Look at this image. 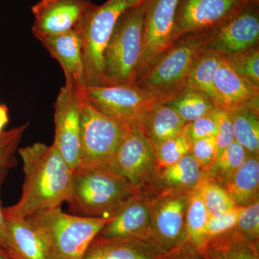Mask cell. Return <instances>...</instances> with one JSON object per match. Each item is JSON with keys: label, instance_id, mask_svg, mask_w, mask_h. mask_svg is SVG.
Returning <instances> with one entry per match:
<instances>
[{"label": "cell", "instance_id": "cell-7", "mask_svg": "<svg viewBox=\"0 0 259 259\" xmlns=\"http://www.w3.org/2000/svg\"><path fill=\"white\" fill-rule=\"evenodd\" d=\"M129 125L104 115L84 97L81 113L78 166L108 164Z\"/></svg>", "mask_w": 259, "mask_h": 259}, {"label": "cell", "instance_id": "cell-6", "mask_svg": "<svg viewBox=\"0 0 259 259\" xmlns=\"http://www.w3.org/2000/svg\"><path fill=\"white\" fill-rule=\"evenodd\" d=\"M44 232L52 259H83L89 245L112 218L81 217L60 207L28 217Z\"/></svg>", "mask_w": 259, "mask_h": 259}, {"label": "cell", "instance_id": "cell-36", "mask_svg": "<svg viewBox=\"0 0 259 259\" xmlns=\"http://www.w3.org/2000/svg\"><path fill=\"white\" fill-rule=\"evenodd\" d=\"M243 208V207L236 205L220 215L209 217L207 226V243L213 238L233 230L236 226Z\"/></svg>", "mask_w": 259, "mask_h": 259}, {"label": "cell", "instance_id": "cell-11", "mask_svg": "<svg viewBox=\"0 0 259 259\" xmlns=\"http://www.w3.org/2000/svg\"><path fill=\"white\" fill-rule=\"evenodd\" d=\"M85 98L104 115L127 125H139L154 100L136 84L82 88Z\"/></svg>", "mask_w": 259, "mask_h": 259}, {"label": "cell", "instance_id": "cell-30", "mask_svg": "<svg viewBox=\"0 0 259 259\" xmlns=\"http://www.w3.org/2000/svg\"><path fill=\"white\" fill-rule=\"evenodd\" d=\"M196 189L203 200L209 217H216L236 206L222 186L203 172Z\"/></svg>", "mask_w": 259, "mask_h": 259}, {"label": "cell", "instance_id": "cell-31", "mask_svg": "<svg viewBox=\"0 0 259 259\" xmlns=\"http://www.w3.org/2000/svg\"><path fill=\"white\" fill-rule=\"evenodd\" d=\"M191 145L192 141L184 127L178 136L167 139L155 146L153 149L156 154L158 170L174 164L186 154L190 153Z\"/></svg>", "mask_w": 259, "mask_h": 259}, {"label": "cell", "instance_id": "cell-19", "mask_svg": "<svg viewBox=\"0 0 259 259\" xmlns=\"http://www.w3.org/2000/svg\"><path fill=\"white\" fill-rule=\"evenodd\" d=\"M219 108L229 110L258 99L259 87L236 73L224 58L214 76Z\"/></svg>", "mask_w": 259, "mask_h": 259}, {"label": "cell", "instance_id": "cell-24", "mask_svg": "<svg viewBox=\"0 0 259 259\" xmlns=\"http://www.w3.org/2000/svg\"><path fill=\"white\" fill-rule=\"evenodd\" d=\"M203 252L209 259H259L258 242L245 238L234 228L210 240Z\"/></svg>", "mask_w": 259, "mask_h": 259}, {"label": "cell", "instance_id": "cell-34", "mask_svg": "<svg viewBox=\"0 0 259 259\" xmlns=\"http://www.w3.org/2000/svg\"><path fill=\"white\" fill-rule=\"evenodd\" d=\"M190 153L202 172L208 171L217 158L216 137L205 138L194 141L191 145Z\"/></svg>", "mask_w": 259, "mask_h": 259}, {"label": "cell", "instance_id": "cell-5", "mask_svg": "<svg viewBox=\"0 0 259 259\" xmlns=\"http://www.w3.org/2000/svg\"><path fill=\"white\" fill-rule=\"evenodd\" d=\"M146 0H107L92 5L74 29L82 42L85 87L103 86L104 54L117 20L126 10Z\"/></svg>", "mask_w": 259, "mask_h": 259}, {"label": "cell", "instance_id": "cell-3", "mask_svg": "<svg viewBox=\"0 0 259 259\" xmlns=\"http://www.w3.org/2000/svg\"><path fill=\"white\" fill-rule=\"evenodd\" d=\"M206 31L182 35L139 76L136 85L158 102H168L187 88V78L197 56L204 49Z\"/></svg>", "mask_w": 259, "mask_h": 259}, {"label": "cell", "instance_id": "cell-18", "mask_svg": "<svg viewBox=\"0 0 259 259\" xmlns=\"http://www.w3.org/2000/svg\"><path fill=\"white\" fill-rule=\"evenodd\" d=\"M38 40L60 65L65 77L71 78L84 86L82 42L75 29Z\"/></svg>", "mask_w": 259, "mask_h": 259}, {"label": "cell", "instance_id": "cell-9", "mask_svg": "<svg viewBox=\"0 0 259 259\" xmlns=\"http://www.w3.org/2000/svg\"><path fill=\"white\" fill-rule=\"evenodd\" d=\"M190 192L165 189L151 201L148 239L163 254L186 241V209Z\"/></svg>", "mask_w": 259, "mask_h": 259}, {"label": "cell", "instance_id": "cell-43", "mask_svg": "<svg viewBox=\"0 0 259 259\" xmlns=\"http://www.w3.org/2000/svg\"><path fill=\"white\" fill-rule=\"evenodd\" d=\"M251 1L256 2V3H259V0H251Z\"/></svg>", "mask_w": 259, "mask_h": 259}, {"label": "cell", "instance_id": "cell-20", "mask_svg": "<svg viewBox=\"0 0 259 259\" xmlns=\"http://www.w3.org/2000/svg\"><path fill=\"white\" fill-rule=\"evenodd\" d=\"M163 255L149 240L96 237L83 259H160Z\"/></svg>", "mask_w": 259, "mask_h": 259}, {"label": "cell", "instance_id": "cell-29", "mask_svg": "<svg viewBox=\"0 0 259 259\" xmlns=\"http://www.w3.org/2000/svg\"><path fill=\"white\" fill-rule=\"evenodd\" d=\"M248 152L236 141L228 146L219 156L208 171L203 172L222 186L243 164Z\"/></svg>", "mask_w": 259, "mask_h": 259}, {"label": "cell", "instance_id": "cell-17", "mask_svg": "<svg viewBox=\"0 0 259 259\" xmlns=\"http://www.w3.org/2000/svg\"><path fill=\"white\" fill-rule=\"evenodd\" d=\"M5 217L15 259H52L47 237L38 226L28 218Z\"/></svg>", "mask_w": 259, "mask_h": 259}, {"label": "cell", "instance_id": "cell-41", "mask_svg": "<svg viewBox=\"0 0 259 259\" xmlns=\"http://www.w3.org/2000/svg\"><path fill=\"white\" fill-rule=\"evenodd\" d=\"M9 122V110L5 105H0V133Z\"/></svg>", "mask_w": 259, "mask_h": 259}, {"label": "cell", "instance_id": "cell-23", "mask_svg": "<svg viewBox=\"0 0 259 259\" xmlns=\"http://www.w3.org/2000/svg\"><path fill=\"white\" fill-rule=\"evenodd\" d=\"M227 110L233 121L235 141L248 153L258 155V99Z\"/></svg>", "mask_w": 259, "mask_h": 259}, {"label": "cell", "instance_id": "cell-37", "mask_svg": "<svg viewBox=\"0 0 259 259\" xmlns=\"http://www.w3.org/2000/svg\"><path fill=\"white\" fill-rule=\"evenodd\" d=\"M214 116L218 122V134L216 136L218 156L235 141V136L233 121L228 110L218 108L214 112Z\"/></svg>", "mask_w": 259, "mask_h": 259}, {"label": "cell", "instance_id": "cell-39", "mask_svg": "<svg viewBox=\"0 0 259 259\" xmlns=\"http://www.w3.org/2000/svg\"><path fill=\"white\" fill-rule=\"evenodd\" d=\"M160 259H209L204 252L191 245L187 242L167 252Z\"/></svg>", "mask_w": 259, "mask_h": 259}, {"label": "cell", "instance_id": "cell-35", "mask_svg": "<svg viewBox=\"0 0 259 259\" xmlns=\"http://www.w3.org/2000/svg\"><path fill=\"white\" fill-rule=\"evenodd\" d=\"M234 229L245 238L259 242V201L243 207Z\"/></svg>", "mask_w": 259, "mask_h": 259}, {"label": "cell", "instance_id": "cell-15", "mask_svg": "<svg viewBox=\"0 0 259 259\" xmlns=\"http://www.w3.org/2000/svg\"><path fill=\"white\" fill-rule=\"evenodd\" d=\"M90 0H40L32 7V32L37 40L74 29Z\"/></svg>", "mask_w": 259, "mask_h": 259}, {"label": "cell", "instance_id": "cell-1", "mask_svg": "<svg viewBox=\"0 0 259 259\" xmlns=\"http://www.w3.org/2000/svg\"><path fill=\"white\" fill-rule=\"evenodd\" d=\"M19 154L24 173L21 197L4 208L5 214L25 218L67 202L73 170L54 145L35 143L20 148Z\"/></svg>", "mask_w": 259, "mask_h": 259}, {"label": "cell", "instance_id": "cell-42", "mask_svg": "<svg viewBox=\"0 0 259 259\" xmlns=\"http://www.w3.org/2000/svg\"><path fill=\"white\" fill-rule=\"evenodd\" d=\"M0 259H13L4 250L0 249Z\"/></svg>", "mask_w": 259, "mask_h": 259}, {"label": "cell", "instance_id": "cell-27", "mask_svg": "<svg viewBox=\"0 0 259 259\" xmlns=\"http://www.w3.org/2000/svg\"><path fill=\"white\" fill-rule=\"evenodd\" d=\"M158 177L166 189L191 191L198 185L202 170L190 153L174 164L158 170Z\"/></svg>", "mask_w": 259, "mask_h": 259}, {"label": "cell", "instance_id": "cell-16", "mask_svg": "<svg viewBox=\"0 0 259 259\" xmlns=\"http://www.w3.org/2000/svg\"><path fill=\"white\" fill-rule=\"evenodd\" d=\"M150 223L151 201L143 196L135 195L103 227L97 237L114 239L149 240Z\"/></svg>", "mask_w": 259, "mask_h": 259}, {"label": "cell", "instance_id": "cell-32", "mask_svg": "<svg viewBox=\"0 0 259 259\" xmlns=\"http://www.w3.org/2000/svg\"><path fill=\"white\" fill-rule=\"evenodd\" d=\"M28 123L0 133V176L6 178L8 172L17 163L15 153Z\"/></svg>", "mask_w": 259, "mask_h": 259}, {"label": "cell", "instance_id": "cell-8", "mask_svg": "<svg viewBox=\"0 0 259 259\" xmlns=\"http://www.w3.org/2000/svg\"><path fill=\"white\" fill-rule=\"evenodd\" d=\"M82 85L65 77L54 102L55 136L53 145L74 171L79 163L80 125L84 95Z\"/></svg>", "mask_w": 259, "mask_h": 259}, {"label": "cell", "instance_id": "cell-38", "mask_svg": "<svg viewBox=\"0 0 259 259\" xmlns=\"http://www.w3.org/2000/svg\"><path fill=\"white\" fill-rule=\"evenodd\" d=\"M214 112L210 115L204 116L193 122L186 124L185 130L192 143L196 140L216 137L218 122Z\"/></svg>", "mask_w": 259, "mask_h": 259}, {"label": "cell", "instance_id": "cell-22", "mask_svg": "<svg viewBox=\"0 0 259 259\" xmlns=\"http://www.w3.org/2000/svg\"><path fill=\"white\" fill-rule=\"evenodd\" d=\"M222 187L237 206L245 207L258 202V155L248 153L243 164Z\"/></svg>", "mask_w": 259, "mask_h": 259}, {"label": "cell", "instance_id": "cell-2", "mask_svg": "<svg viewBox=\"0 0 259 259\" xmlns=\"http://www.w3.org/2000/svg\"><path fill=\"white\" fill-rule=\"evenodd\" d=\"M135 195L127 180L110 164L77 166L67 202L75 215L112 218Z\"/></svg>", "mask_w": 259, "mask_h": 259}, {"label": "cell", "instance_id": "cell-28", "mask_svg": "<svg viewBox=\"0 0 259 259\" xmlns=\"http://www.w3.org/2000/svg\"><path fill=\"white\" fill-rule=\"evenodd\" d=\"M167 103L175 107L187 123L210 115L218 108L217 105L207 97L187 88Z\"/></svg>", "mask_w": 259, "mask_h": 259}, {"label": "cell", "instance_id": "cell-10", "mask_svg": "<svg viewBox=\"0 0 259 259\" xmlns=\"http://www.w3.org/2000/svg\"><path fill=\"white\" fill-rule=\"evenodd\" d=\"M108 164L127 180L136 195L141 193L158 172L154 149L136 125H129Z\"/></svg>", "mask_w": 259, "mask_h": 259}, {"label": "cell", "instance_id": "cell-25", "mask_svg": "<svg viewBox=\"0 0 259 259\" xmlns=\"http://www.w3.org/2000/svg\"><path fill=\"white\" fill-rule=\"evenodd\" d=\"M222 59L218 53L204 49L194 60L187 82V88L202 94L212 100L218 108L219 104L214 88V76Z\"/></svg>", "mask_w": 259, "mask_h": 259}, {"label": "cell", "instance_id": "cell-40", "mask_svg": "<svg viewBox=\"0 0 259 259\" xmlns=\"http://www.w3.org/2000/svg\"><path fill=\"white\" fill-rule=\"evenodd\" d=\"M5 179L6 178L0 176V192H1L2 185ZM0 249L4 250L12 258L15 259L14 250L10 241L5 217L4 207L2 206L1 198H0Z\"/></svg>", "mask_w": 259, "mask_h": 259}, {"label": "cell", "instance_id": "cell-13", "mask_svg": "<svg viewBox=\"0 0 259 259\" xmlns=\"http://www.w3.org/2000/svg\"><path fill=\"white\" fill-rule=\"evenodd\" d=\"M251 0H180L175 15V37L206 31L239 13Z\"/></svg>", "mask_w": 259, "mask_h": 259}, {"label": "cell", "instance_id": "cell-26", "mask_svg": "<svg viewBox=\"0 0 259 259\" xmlns=\"http://www.w3.org/2000/svg\"><path fill=\"white\" fill-rule=\"evenodd\" d=\"M209 214L197 189L188 196L185 216L186 242L203 252L207 243Z\"/></svg>", "mask_w": 259, "mask_h": 259}, {"label": "cell", "instance_id": "cell-21", "mask_svg": "<svg viewBox=\"0 0 259 259\" xmlns=\"http://www.w3.org/2000/svg\"><path fill=\"white\" fill-rule=\"evenodd\" d=\"M187 124L175 107L167 102H155L139 125L154 148L167 139L178 136Z\"/></svg>", "mask_w": 259, "mask_h": 259}, {"label": "cell", "instance_id": "cell-14", "mask_svg": "<svg viewBox=\"0 0 259 259\" xmlns=\"http://www.w3.org/2000/svg\"><path fill=\"white\" fill-rule=\"evenodd\" d=\"M179 2L148 0L144 25V51L139 76L176 41L175 21Z\"/></svg>", "mask_w": 259, "mask_h": 259}, {"label": "cell", "instance_id": "cell-33", "mask_svg": "<svg viewBox=\"0 0 259 259\" xmlns=\"http://www.w3.org/2000/svg\"><path fill=\"white\" fill-rule=\"evenodd\" d=\"M224 59L236 73L259 87L258 47Z\"/></svg>", "mask_w": 259, "mask_h": 259}, {"label": "cell", "instance_id": "cell-4", "mask_svg": "<svg viewBox=\"0 0 259 259\" xmlns=\"http://www.w3.org/2000/svg\"><path fill=\"white\" fill-rule=\"evenodd\" d=\"M148 0L126 10L117 20L104 54L103 86L134 85L144 51Z\"/></svg>", "mask_w": 259, "mask_h": 259}, {"label": "cell", "instance_id": "cell-12", "mask_svg": "<svg viewBox=\"0 0 259 259\" xmlns=\"http://www.w3.org/2000/svg\"><path fill=\"white\" fill-rule=\"evenodd\" d=\"M258 3L250 1L233 18L207 30L204 49L228 58L258 47Z\"/></svg>", "mask_w": 259, "mask_h": 259}]
</instances>
